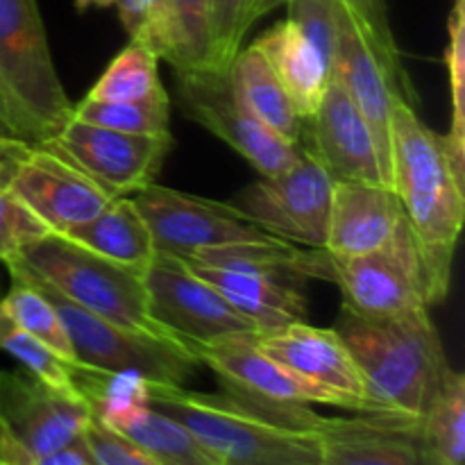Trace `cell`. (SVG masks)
Returning <instances> with one entry per match:
<instances>
[{"mask_svg": "<svg viewBox=\"0 0 465 465\" xmlns=\"http://www.w3.org/2000/svg\"><path fill=\"white\" fill-rule=\"evenodd\" d=\"M148 402L186 427L221 465H321L330 418L309 404H284L221 386L198 393L148 381Z\"/></svg>", "mask_w": 465, "mask_h": 465, "instance_id": "1", "label": "cell"}, {"mask_svg": "<svg viewBox=\"0 0 465 465\" xmlns=\"http://www.w3.org/2000/svg\"><path fill=\"white\" fill-rule=\"evenodd\" d=\"M391 189L400 198L425 266L427 304H440L465 218V154L430 130L416 107L395 100L391 112Z\"/></svg>", "mask_w": 465, "mask_h": 465, "instance_id": "2", "label": "cell"}, {"mask_svg": "<svg viewBox=\"0 0 465 465\" xmlns=\"http://www.w3.org/2000/svg\"><path fill=\"white\" fill-rule=\"evenodd\" d=\"M334 330L361 372L368 416L420 422L450 368L430 309L366 318L341 304Z\"/></svg>", "mask_w": 465, "mask_h": 465, "instance_id": "3", "label": "cell"}, {"mask_svg": "<svg viewBox=\"0 0 465 465\" xmlns=\"http://www.w3.org/2000/svg\"><path fill=\"white\" fill-rule=\"evenodd\" d=\"M9 263L25 268L59 295L112 325L134 334L175 336L150 316L143 272L109 262L66 236L45 234L25 245L5 266Z\"/></svg>", "mask_w": 465, "mask_h": 465, "instance_id": "4", "label": "cell"}, {"mask_svg": "<svg viewBox=\"0 0 465 465\" xmlns=\"http://www.w3.org/2000/svg\"><path fill=\"white\" fill-rule=\"evenodd\" d=\"M12 280L36 286L57 309L77 361L109 372L134 371L157 384L186 386L203 363L189 343L175 336H145L112 325L59 295L53 286L21 266H5Z\"/></svg>", "mask_w": 465, "mask_h": 465, "instance_id": "5", "label": "cell"}, {"mask_svg": "<svg viewBox=\"0 0 465 465\" xmlns=\"http://www.w3.org/2000/svg\"><path fill=\"white\" fill-rule=\"evenodd\" d=\"M312 277L339 284L343 304L359 316L398 318L430 309L425 266L409 221L375 252L336 257L316 248Z\"/></svg>", "mask_w": 465, "mask_h": 465, "instance_id": "6", "label": "cell"}, {"mask_svg": "<svg viewBox=\"0 0 465 465\" xmlns=\"http://www.w3.org/2000/svg\"><path fill=\"white\" fill-rule=\"evenodd\" d=\"M0 75L45 141L73 116L36 0H0Z\"/></svg>", "mask_w": 465, "mask_h": 465, "instance_id": "7", "label": "cell"}, {"mask_svg": "<svg viewBox=\"0 0 465 465\" xmlns=\"http://www.w3.org/2000/svg\"><path fill=\"white\" fill-rule=\"evenodd\" d=\"M175 86L177 104L184 116L234 148L262 177L284 173L298 162L300 145H291L272 134L243 107L236 98L227 68L175 71Z\"/></svg>", "mask_w": 465, "mask_h": 465, "instance_id": "8", "label": "cell"}, {"mask_svg": "<svg viewBox=\"0 0 465 465\" xmlns=\"http://www.w3.org/2000/svg\"><path fill=\"white\" fill-rule=\"evenodd\" d=\"M331 189L334 180L325 168L300 148L293 166L252 182L230 204L275 239L325 248Z\"/></svg>", "mask_w": 465, "mask_h": 465, "instance_id": "9", "label": "cell"}, {"mask_svg": "<svg viewBox=\"0 0 465 465\" xmlns=\"http://www.w3.org/2000/svg\"><path fill=\"white\" fill-rule=\"evenodd\" d=\"M173 143V132L127 134L71 116L41 145L73 163L109 195L123 198L153 184Z\"/></svg>", "mask_w": 465, "mask_h": 465, "instance_id": "10", "label": "cell"}, {"mask_svg": "<svg viewBox=\"0 0 465 465\" xmlns=\"http://www.w3.org/2000/svg\"><path fill=\"white\" fill-rule=\"evenodd\" d=\"M159 254L189 257L198 250L271 239L230 203L182 193L153 182L132 195Z\"/></svg>", "mask_w": 465, "mask_h": 465, "instance_id": "11", "label": "cell"}, {"mask_svg": "<svg viewBox=\"0 0 465 465\" xmlns=\"http://www.w3.org/2000/svg\"><path fill=\"white\" fill-rule=\"evenodd\" d=\"M150 316L186 343H212L225 336L262 331L241 316L209 282L180 257L159 254L143 272Z\"/></svg>", "mask_w": 465, "mask_h": 465, "instance_id": "12", "label": "cell"}, {"mask_svg": "<svg viewBox=\"0 0 465 465\" xmlns=\"http://www.w3.org/2000/svg\"><path fill=\"white\" fill-rule=\"evenodd\" d=\"M331 77L345 86L350 98L366 118L377 143L386 184L391 186V112L402 98L411 107L418 104L416 89L402 64L391 62L372 36L345 9L343 30L336 45Z\"/></svg>", "mask_w": 465, "mask_h": 465, "instance_id": "13", "label": "cell"}, {"mask_svg": "<svg viewBox=\"0 0 465 465\" xmlns=\"http://www.w3.org/2000/svg\"><path fill=\"white\" fill-rule=\"evenodd\" d=\"M5 184L18 203L48 227L50 234H62L91 221L116 200L41 143L21 150Z\"/></svg>", "mask_w": 465, "mask_h": 465, "instance_id": "14", "label": "cell"}, {"mask_svg": "<svg viewBox=\"0 0 465 465\" xmlns=\"http://www.w3.org/2000/svg\"><path fill=\"white\" fill-rule=\"evenodd\" d=\"M89 420L82 400L57 393L27 371L0 372V430L35 461L75 443Z\"/></svg>", "mask_w": 465, "mask_h": 465, "instance_id": "15", "label": "cell"}, {"mask_svg": "<svg viewBox=\"0 0 465 465\" xmlns=\"http://www.w3.org/2000/svg\"><path fill=\"white\" fill-rule=\"evenodd\" d=\"M300 148L312 154L334 182L389 186L371 127L336 77H331L316 112L304 118Z\"/></svg>", "mask_w": 465, "mask_h": 465, "instance_id": "16", "label": "cell"}, {"mask_svg": "<svg viewBox=\"0 0 465 465\" xmlns=\"http://www.w3.org/2000/svg\"><path fill=\"white\" fill-rule=\"evenodd\" d=\"M259 331L225 336L212 343H189L198 361L216 372L221 386L239 393L284 404H327L345 407L343 400L322 386L291 372L257 345Z\"/></svg>", "mask_w": 465, "mask_h": 465, "instance_id": "17", "label": "cell"}, {"mask_svg": "<svg viewBox=\"0 0 465 465\" xmlns=\"http://www.w3.org/2000/svg\"><path fill=\"white\" fill-rule=\"evenodd\" d=\"M257 345L302 380L339 395L348 411L368 416L361 372L334 327L325 330L309 325L307 321L291 322L277 330L259 331Z\"/></svg>", "mask_w": 465, "mask_h": 465, "instance_id": "18", "label": "cell"}, {"mask_svg": "<svg viewBox=\"0 0 465 465\" xmlns=\"http://www.w3.org/2000/svg\"><path fill=\"white\" fill-rule=\"evenodd\" d=\"M407 223L391 186L375 182H334L325 250L336 257H357L384 248Z\"/></svg>", "mask_w": 465, "mask_h": 465, "instance_id": "19", "label": "cell"}, {"mask_svg": "<svg viewBox=\"0 0 465 465\" xmlns=\"http://www.w3.org/2000/svg\"><path fill=\"white\" fill-rule=\"evenodd\" d=\"M321 465H430L420 422L366 416L330 418L321 431Z\"/></svg>", "mask_w": 465, "mask_h": 465, "instance_id": "20", "label": "cell"}, {"mask_svg": "<svg viewBox=\"0 0 465 465\" xmlns=\"http://www.w3.org/2000/svg\"><path fill=\"white\" fill-rule=\"evenodd\" d=\"M184 262L189 263L195 275L209 282L241 316L254 322L257 330L271 331L309 318L307 298L302 295V291L291 286L284 277L209 266V263L189 262V259H184Z\"/></svg>", "mask_w": 465, "mask_h": 465, "instance_id": "21", "label": "cell"}, {"mask_svg": "<svg viewBox=\"0 0 465 465\" xmlns=\"http://www.w3.org/2000/svg\"><path fill=\"white\" fill-rule=\"evenodd\" d=\"M252 45L272 68L300 116H312L331 82V68L321 50L289 18L275 23Z\"/></svg>", "mask_w": 465, "mask_h": 465, "instance_id": "22", "label": "cell"}, {"mask_svg": "<svg viewBox=\"0 0 465 465\" xmlns=\"http://www.w3.org/2000/svg\"><path fill=\"white\" fill-rule=\"evenodd\" d=\"M62 236L109 262L134 268L139 272H145V268L157 257L153 234L136 209L134 200L127 195L114 200L103 213L91 221L62 232Z\"/></svg>", "mask_w": 465, "mask_h": 465, "instance_id": "23", "label": "cell"}, {"mask_svg": "<svg viewBox=\"0 0 465 465\" xmlns=\"http://www.w3.org/2000/svg\"><path fill=\"white\" fill-rule=\"evenodd\" d=\"M230 82L243 107L286 143L300 145L304 118L300 116L289 94L263 54L254 45L241 48L230 64Z\"/></svg>", "mask_w": 465, "mask_h": 465, "instance_id": "24", "label": "cell"}, {"mask_svg": "<svg viewBox=\"0 0 465 465\" xmlns=\"http://www.w3.org/2000/svg\"><path fill=\"white\" fill-rule=\"evenodd\" d=\"M107 427L139 445L159 465H221L182 422L150 404L134 409Z\"/></svg>", "mask_w": 465, "mask_h": 465, "instance_id": "25", "label": "cell"}, {"mask_svg": "<svg viewBox=\"0 0 465 465\" xmlns=\"http://www.w3.org/2000/svg\"><path fill=\"white\" fill-rule=\"evenodd\" d=\"M420 440L430 465H465V377L452 366L422 413Z\"/></svg>", "mask_w": 465, "mask_h": 465, "instance_id": "26", "label": "cell"}, {"mask_svg": "<svg viewBox=\"0 0 465 465\" xmlns=\"http://www.w3.org/2000/svg\"><path fill=\"white\" fill-rule=\"evenodd\" d=\"M313 250H300L289 241L271 236L263 241H248V243H230L218 248L198 250L189 254V262L209 263V266L234 268V271H254L277 277H312Z\"/></svg>", "mask_w": 465, "mask_h": 465, "instance_id": "27", "label": "cell"}, {"mask_svg": "<svg viewBox=\"0 0 465 465\" xmlns=\"http://www.w3.org/2000/svg\"><path fill=\"white\" fill-rule=\"evenodd\" d=\"M157 64L159 57L153 50L130 41L104 68L84 98L95 103H130L148 98L163 89Z\"/></svg>", "mask_w": 465, "mask_h": 465, "instance_id": "28", "label": "cell"}, {"mask_svg": "<svg viewBox=\"0 0 465 465\" xmlns=\"http://www.w3.org/2000/svg\"><path fill=\"white\" fill-rule=\"evenodd\" d=\"M0 309L14 325L35 336L39 343L53 350L64 361L80 363L57 309L36 286L21 280H12V289L0 300Z\"/></svg>", "mask_w": 465, "mask_h": 465, "instance_id": "29", "label": "cell"}, {"mask_svg": "<svg viewBox=\"0 0 465 465\" xmlns=\"http://www.w3.org/2000/svg\"><path fill=\"white\" fill-rule=\"evenodd\" d=\"M171 109V95L162 89L148 98L130 100V103H95L82 98L80 103L73 104V118L127 134H168Z\"/></svg>", "mask_w": 465, "mask_h": 465, "instance_id": "30", "label": "cell"}, {"mask_svg": "<svg viewBox=\"0 0 465 465\" xmlns=\"http://www.w3.org/2000/svg\"><path fill=\"white\" fill-rule=\"evenodd\" d=\"M0 350L7 352L9 357L16 359L23 366V371L30 372L32 377L41 381V384L50 386L57 393L68 395V398H80L77 393L75 380H73V368L77 363L64 361L62 357L53 352L50 348H45L44 343L30 336L27 331H23L21 327L14 325L7 316L0 309ZM84 402V400H82ZM86 404V402H84Z\"/></svg>", "mask_w": 465, "mask_h": 465, "instance_id": "31", "label": "cell"}, {"mask_svg": "<svg viewBox=\"0 0 465 465\" xmlns=\"http://www.w3.org/2000/svg\"><path fill=\"white\" fill-rule=\"evenodd\" d=\"M114 5L118 7V18L130 41L143 44L159 59L177 68L180 45H177L171 0H116Z\"/></svg>", "mask_w": 465, "mask_h": 465, "instance_id": "32", "label": "cell"}, {"mask_svg": "<svg viewBox=\"0 0 465 465\" xmlns=\"http://www.w3.org/2000/svg\"><path fill=\"white\" fill-rule=\"evenodd\" d=\"M171 12L180 45V64L175 71L212 66V0H171Z\"/></svg>", "mask_w": 465, "mask_h": 465, "instance_id": "33", "label": "cell"}, {"mask_svg": "<svg viewBox=\"0 0 465 465\" xmlns=\"http://www.w3.org/2000/svg\"><path fill=\"white\" fill-rule=\"evenodd\" d=\"M286 7L289 21H293L309 36L331 68L345 21L343 5L339 0H289Z\"/></svg>", "mask_w": 465, "mask_h": 465, "instance_id": "34", "label": "cell"}, {"mask_svg": "<svg viewBox=\"0 0 465 465\" xmlns=\"http://www.w3.org/2000/svg\"><path fill=\"white\" fill-rule=\"evenodd\" d=\"M445 64L452 91V130L448 141L457 153L465 154V0H457L450 14Z\"/></svg>", "mask_w": 465, "mask_h": 465, "instance_id": "35", "label": "cell"}, {"mask_svg": "<svg viewBox=\"0 0 465 465\" xmlns=\"http://www.w3.org/2000/svg\"><path fill=\"white\" fill-rule=\"evenodd\" d=\"M289 0H250V23H257L259 18H263L266 14L275 12L277 7L286 5ZM345 9H348L350 16L372 36L377 45L381 48V53L386 54L393 62L402 64L400 57V45L395 41L393 27L389 21V7H386V0H339Z\"/></svg>", "mask_w": 465, "mask_h": 465, "instance_id": "36", "label": "cell"}, {"mask_svg": "<svg viewBox=\"0 0 465 465\" xmlns=\"http://www.w3.org/2000/svg\"><path fill=\"white\" fill-rule=\"evenodd\" d=\"M213 68H230L250 27V0H212Z\"/></svg>", "mask_w": 465, "mask_h": 465, "instance_id": "37", "label": "cell"}, {"mask_svg": "<svg viewBox=\"0 0 465 465\" xmlns=\"http://www.w3.org/2000/svg\"><path fill=\"white\" fill-rule=\"evenodd\" d=\"M50 234L48 227L9 193L7 184L0 180V262L16 257L25 245Z\"/></svg>", "mask_w": 465, "mask_h": 465, "instance_id": "38", "label": "cell"}, {"mask_svg": "<svg viewBox=\"0 0 465 465\" xmlns=\"http://www.w3.org/2000/svg\"><path fill=\"white\" fill-rule=\"evenodd\" d=\"M80 439L94 465H159L139 445H134L118 431L109 430L94 416L86 422Z\"/></svg>", "mask_w": 465, "mask_h": 465, "instance_id": "39", "label": "cell"}, {"mask_svg": "<svg viewBox=\"0 0 465 465\" xmlns=\"http://www.w3.org/2000/svg\"><path fill=\"white\" fill-rule=\"evenodd\" d=\"M0 136L3 139L23 141V143L30 145H39L45 141V134L41 132V127L14 100L12 91L5 84L3 75H0Z\"/></svg>", "mask_w": 465, "mask_h": 465, "instance_id": "40", "label": "cell"}, {"mask_svg": "<svg viewBox=\"0 0 465 465\" xmlns=\"http://www.w3.org/2000/svg\"><path fill=\"white\" fill-rule=\"evenodd\" d=\"M36 465H94L91 463L89 452H86L82 439H77L75 443L66 445V448L57 450V452L48 454V457L36 459Z\"/></svg>", "mask_w": 465, "mask_h": 465, "instance_id": "41", "label": "cell"}, {"mask_svg": "<svg viewBox=\"0 0 465 465\" xmlns=\"http://www.w3.org/2000/svg\"><path fill=\"white\" fill-rule=\"evenodd\" d=\"M116 0H75L77 12H86L89 7H112Z\"/></svg>", "mask_w": 465, "mask_h": 465, "instance_id": "42", "label": "cell"}, {"mask_svg": "<svg viewBox=\"0 0 465 465\" xmlns=\"http://www.w3.org/2000/svg\"><path fill=\"white\" fill-rule=\"evenodd\" d=\"M0 465H36V461H0Z\"/></svg>", "mask_w": 465, "mask_h": 465, "instance_id": "43", "label": "cell"}]
</instances>
